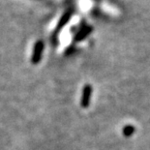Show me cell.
I'll return each mask as SVG.
<instances>
[{
	"mask_svg": "<svg viewBox=\"0 0 150 150\" xmlns=\"http://www.w3.org/2000/svg\"><path fill=\"white\" fill-rule=\"evenodd\" d=\"M43 50H44V43L42 41H37L34 45L32 57H31V62L33 64L36 65L41 61L43 55Z\"/></svg>",
	"mask_w": 150,
	"mask_h": 150,
	"instance_id": "cell-1",
	"label": "cell"
},
{
	"mask_svg": "<svg viewBox=\"0 0 150 150\" xmlns=\"http://www.w3.org/2000/svg\"><path fill=\"white\" fill-rule=\"evenodd\" d=\"M92 91H93V87L90 84H85L84 87L82 88V94L81 99V106L82 108H87L90 104Z\"/></svg>",
	"mask_w": 150,
	"mask_h": 150,
	"instance_id": "cell-2",
	"label": "cell"
},
{
	"mask_svg": "<svg viewBox=\"0 0 150 150\" xmlns=\"http://www.w3.org/2000/svg\"><path fill=\"white\" fill-rule=\"evenodd\" d=\"M72 15H73V11H72V10L66 11V12L64 13V14L62 15V17L60 18V20H59V21H58V24H57V26H56V31H57V32L61 30L62 28L64 27L67 23H68L69 21L71 20Z\"/></svg>",
	"mask_w": 150,
	"mask_h": 150,
	"instance_id": "cell-3",
	"label": "cell"
},
{
	"mask_svg": "<svg viewBox=\"0 0 150 150\" xmlns=\"http://www.w3.org/2000/svg\"><path fill=\"white\" fill-rule=\"evenodd\" d=\"M93 31V28L91 26H84L82 27L78 33L75 35V41L76 42H81V41L84 40L86 37Z\"/></svg>",
	"mask_w": 150,
	"mask_h": 150,
	"instance_id": "cell-4",
	"label": "cell"
},
{
	"mask_svg": "<svg viewBox=\"0 0 150 150\" xmlns=\"http://www.w3.org/2000/svg\"><path fill=\"white\" fill-rule=\"evenodd\" d=\"M134 132H135V127L132 126V125H127L124 127L123 129V135L125 137H130L132 136Z\"/></svg>",
	"mask_w": 150,
	"mask_h": 150,
	"instance_id": "cell-5",
	"label": "cell"
}]
</instances>
